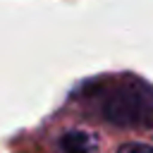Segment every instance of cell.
<instances>
[{
	"label": "cell",
	"instance_id": "obj_1",
	"mask_svg": "<svg viewBox=\"0 0 153 153\" xmlns=\"http://www.w3.org/2000/svg\"><path fill=\"white\" fill-rule=\"evenodd\" d=\"M103 120L117 127L153 129V86L143 79H120L93 88Z\"/></svg>",
	"mask_w": 153,
	"mask_h": 153
},
{
	"label": "cell",
	"instance_id": "obj_2",
	"mask_svg": "<svg viewBox=\"0 0 153 153\" xmlns=\"http://www.w3.org/2000/svg\"><path fill=\"white\" fill-rule=\"evenodd\" d=\"M60 148L62 153H91L93 151V139L86 131H67L60 136Z\"/></svg>",
	"mask_w": 153,
	"mask_h": 153
},
{
	"label": "cell",
	"instance_id": "obj_3",
	"mask_svg": "<svg viewBox=\"0 0 153 153\" xmlns=\"http://www.w3.org/2000/svg\"><path fill=\"white\" fill-rule=\"evenodd\" d=\"M117 153H153V143H141V141H129L120 146Z\"/></svg>",
	"mask_w": 153,
	"mask_h": 153
}]
</instances>
